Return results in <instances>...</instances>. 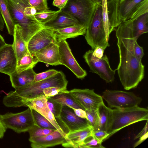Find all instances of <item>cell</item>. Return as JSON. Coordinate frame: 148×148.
<instances>
[{"label":"cell","mask_w":148,"mask_h":148,"mask_svg":"<svg viewBox=\"0 0 148 148\" xmlns=\"http://www.w3.org/2000/svg\"><path fill=\"white\" fill-rule=\"evenodd\" d=\"M119 57L116 70L124 89L129 90L136 88L143 79L145 66L136 57L134 51V37L127 21L122 23L116 30Z\"/></svg>","instance_id":"1"},{"label":"cell","mask_w":148,"mask_h":148,"mask_svg":"<svg viewBox=\"0 0 148 148\" xmlns=\"http://www.w3.org/2000/svg\"><path fill=\"white\" fill-rule=\"evenodd\" d=\"M68 83L64 74L61 71L47 79L33 82L11 91L5 96L3 103L7 107H26L28 101L39 96L45 95L43 91L46 88L57 87L66 90Z\"/></svg>","instance_id":"2"},{"label":"cell","mask_w":148,"mask_h":148,"mask_svg":"<svg viewBox=\"0 0 148 148\" xmlns=\"http://www.w3.org/2000/svg\"><path fill=\"white\" fill-rule=\"evenodd\" d=\"M110 25L115 29L123 22L148 12V0H107Z\"/></svg>","instance_id":"3"},{"label":"cell","mask_w":148,"mask_h":148,"mask_svg":"<svg viewBox=\"0 0 148 148\" xmlns=\"http://www.w3.org/2000/svg\"><path fill=\"white\" fill-rule=\"evenodd\" d=\"M148 120V110L138 106L112 109L108 138L122 129L137 122Z\"/></svg>","instance_id":"4"},{"label":"cell","mask_w":148,"mask_h":148,"mask_svg":"<svg viewBox=\"0 0 148 148\" xmlns=\"http://www.w3.org/2000/svg\"><path fill=\"white\" fill-rule=\"evenodd\" d=\"M10 13L14 25L19 26L22 36L27 43L31 37L37 32L43 28L42 25L38 22L34 15L25 14L22 8L8 0Z\"/></svg>","instance_id":"5"},{"label":"cell","mask_w":148,"mask_h":148,"mask_svg":"<svg viewBox=\"0 0 148 148\" xmlns=\"http://www.w3.org/2000/svg\"><path fill=\"white\" fill-rule=\"evenodd\" d=\"M85 38L92 49L100 47L105 50L110 46L103 25L101 4L96 5L86 28Z\"/></svg>","instance_id":"6"},{"label":"cell","mask_w":148,"mask_h":148,"mask_svg":"<svg viewBox=\"0 0 148 148\" xmlns=\"http://www.w3.org/2000/svg\"><path fill=\"white\" fill-rule=\"evenodd\" d=\"M97 4L91 0H67L61 11L87 27Z\"/></svg>","instance_id":"7"},{"label":"cell","mask_w":148,"mask_h":148,"mask_svg":"<svg viewBox=\"0 0 148 148\" xmlns=\"http://www.w3.org/2000/svg\"><path fill=\"white\" fill-rule=\"evenodd\" d=\"M102 97L110 108H129L138 106L142 99L133 92L119 90H105Z\"/></svg>","instance_id":"8"},{"label":"cell","mask_w":148,"mask_h":148,"mask_svg":"<svg viewBox=\"0 0 148 148\" xmlns=\"http://www.w3.org/2000/svg\"><path fill=\"white\" fill-rule=\"evenodd\" d=\"M1 118L8 128L17 133L28 132L36 125L32 111L29 108L18 113L7 112L1 116Z\"/></svg>","instance_id":"9"},{"label":"cell","mask_w":148,"mask_h":148,"mask_svg":"<svg viewBox=\"0 0 148 148\" xmlns=\"http://www.w3.org/2000/svg\"><path fill=\"white\" fill-rule=\"evenodd\" d=\"M93 49L89 50L83 56L90 72L98 75L107 83L112 82L114 79L116 70L111 69L106 55H103L102 58H97L93 56Z\"/></svg>","instance_id":"10"},{"label":"cell","mask_w":148,"mask_h":148,"mask_svg":"<svg viewBox=\"0 0 148 148\" xmlns=\"http://www.w3.org/2000/svg\"><path fill=\"white\" fill-rule=\"evenodd\" d=\"M56 119L66 134L90 127L87 119L78 117L72 108L66 106H63L59 117Z\"/></svg>","instance_id":"11"},{"label":"cell","mask_w":148,"mask_h":148,"mask_svg":"<svg viewBox=\"0 0 148 148\" xmlns=\"http://www.w3.org/2000/svg\"><path fill=\"white\" fill-rule=\"evenodd\" d=\"M59 62L69 69L80 79H83L87 75L85 70L79 65L73 56L69 44L66 40L58 42Z\"/></svg>","instance_id":"12"},{"label":"cell","mask_w":148,"mask_h":148,"mask_svg":"<svg viewBox=\"0 0 148 148\" xmlns=\"http://www.w3.org/2000/svg\"><path fill=\"white\" fill-rule=\"evenodd\" d=\"M69 92L85 110H96L103 102L102 97L95 93L93 89L74 88Z\"/></svg>","instance_id":"13"},{"label":"cell","mask_w":148,"mask_h":148,"mask_svg":"<svg viewBox=\"0 0 148 148\" xmlns=\"http://www.w3.org/2000/svg\"><path fill=\"white\" fill-rule=\"evenodd\" d=\"M51 43L58 44L54 31L44 27L35 34L29 40L27 43L28 50L31 54H33Z\"/></svg>","instance_id":"14"},{"label":"cell","mask_w":148,"mask_h":148,"mask_svg":"<svg viewBox=\"0 0 148 148\" xmlns=\"http://www.w3.org/2000/svg\"><path fill=\"white\" fill-rule=\"evenodd\" d=\"M17 62L12 45L6 44L0 49V72L9 75L16 71Z\"/></svg>","instance_id":"15"},{"label":"cell","mask_w":148,"mask_h":148,"mask_svg":"<svg viewBox=\"0 0 148 148\" xmlns=\"http://www.w3.org/2000/svg\"><path fill=\"white\" fill-rule=\"evenodd\" d=\"M31 146L33 148H46L62 144L66 138L57 130L45 136L29 138Z\"/></svg>","instance_id":"16"},{"label":"cell","mask_w":148,"mask_h":148,"mask_svg":"<svg viewBox=\"0 0 148 148\" xmlns=\"http://www.w3.org/2000/svg\"><path fill=\"white\" fill-rule=\"evenodd\" d=\"M33 54L38 62L54 66L60 65L58 44L51 43Z\"/></svg>","instance_id":"17"},{"label":"cell","mask_w":148,"mask_h":148,"mask_svg":"<svg viewBox=\"0 0 148 148\" xmlns=\"http://www.w3.org/2000/svg\"><path fill=\"white\" fill-rule=\"evenodd\" d=\"M92 132L89 127L69 132L66 135V141L62 145L66 147L79 148L87 138L92 135Z\"/></svg>","instance_id":"18"},{"label":"cell","mask_w":148,"mask_h":148,"mask_svg":"<svg viewBox=\"0 0 148 148\" xmlns=\"http://www.w3.org/2000/svg\"><path fill=\"white\" fill-rule=\"evenodd\" d=\"M60 10L55 17L43 25L44 27L56 31L79 24L69 14Z\"/></svg>","instance_id":"19"},{"label":"cell","mask_w":148,"mask_h":148,"mask_svg":"<svg viewBox=\"0 0 148 148\" xmlns=\"http://www.w3.org/2000/svg\"><path fill=\"white\" fill-rule=\"evenodd\" d=\"M33 68H30L20 72L16 71L9 76L12 86L15 89L33 82L35 74Z\"/></svg>","instance_id":"20"},{"label":"cell","mask_w":148,"mask_h":148,"mask_svg":"<svg viewBox=\"0 0 148 148\" xmlns=\"http://www.w3.org/2000/svg\"><path fill=\"white\" fill-rule=\"evenodd\" d=\"M134 37L138 39L148 32V12L127 20Z\"/></svg>","instance_id":"21"},{"label":"cell","mask_w":148,"mask_h":148,"mask_svg":"<svg viewBox=\"0 0 148 148\" xmlns=\"http://www.w3.org/2000/svg\"><path fill=\"white\" fill-rule=\"evenodd\" d=\"M86 27L83 25L77 24L63 29L54 31L58 42L70 38H74L85 34Z\"/></svg>","instance_id":"22"},{"label":"cell","mask_w":148,"mask_h":148,"mask_svg":"<svg viewBox=\"0 0 148 148\" xmlns=\"http://www.w3.org/2000/svg\"><path fill=\"white\" fill-rule=\"evenodd\" d=\"M99 130L108 132L112 115V109L107 107L103 102L99 104L97 109Z\"/></svg>","instance_id":"23"},{"label":"cell","mask_w":148,"mask_h":148,"mask_svg":"<svg viewBox=\"0 0 148 148\" xmlns=\"http://www.w3.org/2000/svg\"><path fill=\"white\" fill-rule=\"evenodd\" d=\"M14 42L12 46L17 60L20 59L28 51L27 44L23 39L19 27L15 25Z\"/></svg>","instance_id":"24"},{"label":"cell","mask_w":148,"mask_h":148,"mask_svg":"<svg viewBox=\"0 0 148 148\" xmlns=\"http://www.w3.org/2000/svg\"><path fill=\"white\" fill-rule=\"evenodd\" d=\"M49 98L63 106H66L71 108H81L85 110L83 107L69 94L68 90L60 92L57 95Z\"/></svg>","instance_id":"25"},{"label":"cell","mask_w":148,"mask_h":148,"mask_svg":"<svg viewBox=\"0 0 148 148\" xmlns=\"http://www.w3.org/2000/svg\"><path fill=\"white\" fill-rule=\"evenodd\" d=\"M0 13L5 24L9 33L13 36L15 25L9 12L8 0H0Z\"/></svg>","instance_id":"26"},{"label":"cell","mask_w":148,"mask_h":148,"mask_svg":"<svg viewBox=\"0 0 148 148\" xmlns=\"http://www.w3.org/2000/svg\"><path fill=\"white\" fill-rule=\"evenodd\" d=\"M38 62L34 54L28 51L19 60H17L16 71L20 72L30 68H33Z\"/></svg>","instance_id":"27"},{"label":"cell","mask_w":148,"mask_h":148,"mask_svg":"<svg viewBox=\"0 0 148 148\" xmlns=\"http://www.w3.org/2000/svg\"><path fill=\"white\" fill-rule=\"evenodd\" d=\"M36 111L46 118L66 139V134L62 129L54 116L49 110L47 104Z\"/></svg>","instance_id":"28"},{"label":"cell","mask_w":148,"mask_h":148,"mask_svg":"<svg viewBox=\"0 0 148 148\" xmlns=\"http://www.w3.org/2000/svg\"><path fill=\"white\" fill-rule=\"evenodd\" d=\"M60 11V10L57 11L48 10L36 12L34 15V16L36 19L43 25L55 17Z\"/></svg>","instance_id":"29"},{"label":"cell","mask_w":148,"mask_h":148,"mask_svg":"<svg viewBox=\"0 0 148 148\" xmlns=\"http://www.w3.org/2000/svg\"><path fill=\"white\" fill-rule=\"evenodd\" d=\"M101 6L103 26L107 39L109 40L110 34L114 30L112 28L109 23L108 14L107 0H102Z\"/></svg>","instance_id":"30"},{"label":"cell","mask_w":148,"mask_h":148,"mask_svg":"<svg viewBox=\"0 0 148 148\" xmlns=\"http://www.w3.org/2000/svg\"><path fill=\"white\" fill-rule=\"evenodd\" d=\"M32 111L36 125L42 128L57 130L54 126L42 115L32 109Z\"/></svg>","instance_id":"31"},{"label":"cell","mask_w":148,"mask_h":148,"mask_svg":"<svg viewBox=\"0 0 148 148\" xmlns=\"http://www.w3.org/2000/svg\"><path fill=\"white\" fill-rule=\"evenodd\" d=\"M55 130L41 128L37 125H34L28 130L29 138L40 137L48 134L54 131Z\"/></svg>","instance_id":"32"},{"label":"cell","mask_w":148,"mask_h":148,"mask_svg":"<svg viewBox=\"0 0 148 148\" xmlns=\"http://www.w3.org/2000/svg\"><path fill=\"white\" fill-rule=\"evenodd\" d=\"M87 120L92 131L99 130L98 119L97 110H85Z\"/></svg>","instance_id":"33"},{"label":"cell","mask_w":148,"mask_h":148,"mask_svg":"<svg viewBox=\"0 0 148 148\" xmlns=\"http://www.w3.org/2000/svg\"><path fill=\"white\" fill-rule=\"evenodd\" d=\"M102 142L95 138L93 135L87 138L79 148H104Z\"/></svg>","instance_id":"34"},{"label":"cell","mask_w":148,"mask_h":148,"mask_svg":"<svg viewBox=\"0 0 148 148\" xmlns=\"http://www.w3.org/2000/svg\"><path fill=\"white\" fill-rule=\"evenodd\" d=\"M47 104L49 108L56 119L59 118L63 106L59 103L47 98Z\"/></svg>","instance_id":"35"},{"label":"cell","mask_w":148,"mask_h":148,"mask_svg":"<svg viewBox=\"0 0 148 148\" xmlns=\"http://www.w3.org/2000/svg\"><path fill=\"white\" fill-rule=\"evenodd\" d=\"M30 6L34 8L36 12L49 10L47 0H28Z\"/></svg>","instance_id":"36"},{"label":"cell","mask_w":148,"mask_h":148,"mask_svg":"<svg viewBox=\"0 0 148 148\" xmlns=\"http://www.w3.org/2000/svg\"><path fill=\"white\" fill-rule=\"evenodd\" d=\"M58 71L54 69H49L45 72L36 73L33 82L40 81L48 78L56 74Z\"/></svg>","instance_id":"37"},{"label":"cell","mask_w":148,"mask_h":148,"mask_svg":"<svg viewBox=\"0 0 148 148\" xmlns=\"http://www.w3.org/2000/svg\"><path fill=\"white\" fill-rule=\"evenodd\" d=\"M67 90H64L57 87H51L45 89L43 91V92L47 98H49L57 95L60 92Z\"/></svg>","instance_id":"38"},{"label":"cell","mask_w":148,"mask_h":148,"mask_svg":"<svg viewBox=\"0 0 148 148\" xmlns=\"http://www.w3.org/2000/svg\"><path fill=\"white\" fill-rule=\"evenodd\" d=\"M134 51L135 55L138 60L142 61V59L144 53L142 47L140 46L137 43V41L135 42Z\"/></svg>","instance_id":"39"},{"label":"cell","mask_w":148,"mask_h":148,"mask_svg":"<svg viewBox=\"0 0 148 148\" xmlns=\"http://www.w3.org/2000/svg\"><path fill=\"white\" fill-rule=\"evenodd\" d=\"M92 135L101 142L108 139L109 136V134L106 132L100 130L93 131Z\"/></svg>","instance_id":"40"},{"label":"cell","mask_w":148,"mask_h":148,"mask_svg":"<svg viewBox=\"0 0 148 148\" xmlns=\"http://www.w3.org/2000/svg\"><path fill=\"white\" fill-rule=\"evenodd\" d=\"M12 2L22 8L31 7L29 5L28 0H10Z\"/></svg>","instance_id":"41"},{"label":"cell","mask_w":148,"mask_h":148,"mask_svg":"<svg viewBox=\"0 0 148 148\" xmlns=\"http://www.w3.org/2000/svg\"><path fill=\"white\" fill-rule=\"evenodd\" d=\"M104 50L101 47H97L93 49L92 54L94 56L97 58H101L103 56Z\"/></svg>","instance_id":"42"},{"label":"cell","mask_w":148,"mask_h":148,"mask_svg":"<svg viewBox=\"0 0 148 148\" xmlns=\"http://www.w3.org/2000/svg\"><path fill=\"white\" fill-rule=\"evenodd\" d=\"M72 108L73 109L75 113L77 116L87 120V114L85 110L81 108Z\"/></svg>","instance_id":"43"},{"label":"cell","mask_w":148,"mask_h":148,"mask_svg":"<svg viewBox=\"0 0 148 148\" xmlns=\"http://www.w3.org/2000/svg\"><path fill=\"white\" fill-rule=\"evenodd\" d=\"M0 114V139L2 138L7 129L1 119Z\"/></svg>","instance_id":"44"},{"label":"cell","mask_w":148,"mask_h":148,"mask_svg":"<svg viewBox=\"0 0 148 148\" xmlns=\"http://www.w3.org/2000/svg\"><path fill=\"white\" fill-rule=\"evenodd\" d=\"M67 1V0H54L53 5L57 7L60 9H61L64 6Z\"/></svg>","instance_id":"45"},{"label":"cell","mask_w":148,"mask_h":148,"mask_svg":"<svg viewBox=\"0 0 148 148\" xmlns=\"http://www.w3.org/2000/svg\"><path fill=\"white\" fill-rule=\"evenodd\" d=\"M148 120L147 121L146 123L142 130L135 136L134 138V140H135L140 137L143 136L148 132Z\"/></svg>","instance_id":"46"},{"label":"cell","mask_w":148,"mask_h":148,"mask_svg":"<svg viewBox=\"0 0 148 148\" xmlns=\"http://www.w3.org/2000/svg\"><path fill=\"white\" fill-rule=\"evenodd\" d=\"M148 137V132H147L143 136L140 137L139 139L137 142H136L134 145V148H135L137 147L146 139Z\"/></svg>","instance_id":"47"},{"label":"cell","mask_w":148,"mask_h":148,"mask_svg":"<svg viewBox=\"0 0 148 148\" xmlns=\"http://www.w3.org/2000/svg\"><path fill=\"white\" fill-rule=\"evenodd\" d=\"M3 18L0 13V30L2 31L4 28V22Z\"/></svg>","instance_id":"48"},{"label":"cell","mask_w":148,"mask_h":148,"mask_svg":"<svg viewBox=\"0 0 148 148\" xmlns=\"http://www.w3.org/2000/svg\"><path fill=\"white\" fill-rule=\"evenodd\" d=\"M6 44L4 39L0 34V49Z\"/></svg>","instance_id":"49"},{"label":"cell","mask_w":148,"mask_h":148,"mask_svg":"<svg viewBox=\"0 0 148 148\" xmlns=\"http://www.w3.org/2000/svg\"><path fill=\"white\" fill-rule=\"evenodd\" d=\"M92 2L97 4H101L102 0H91Z\"/></svg>","instance_id":"50"}]
</instances>
